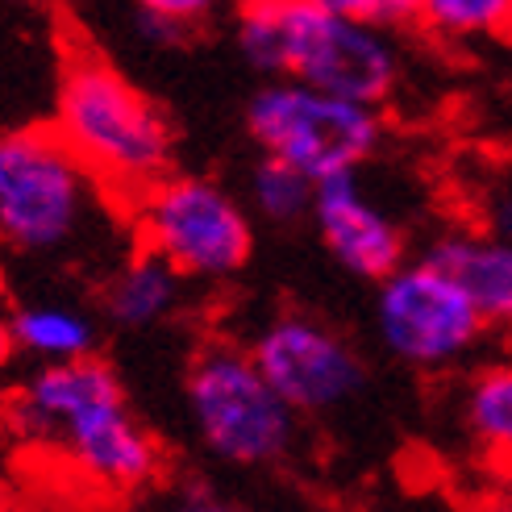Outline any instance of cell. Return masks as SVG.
<instances>
[{
	"mask_svg": "<svg viewBox=\"0 0 512 512\" xmlns=\"http://www.w3.org/2000/svg\"><path fill=\"white\" fill-rule=\"evenodd\" d=\"M50 130L100 192H113L125 204H134L146 188L171 175V117L155 96H146L92 46H67Z\"/></svg>",
	"mask_w": 512,
	"mask_h": 512,
	"instance_id": "1",
	"label": "cell"
},
{
	"mask_svg": "<svg viewBox=\"0 0 512 512\" xmlns=\"http://www.w3.org/2000/svg\"><path fill=\"white\" fill-rule=\"evenodd\" d=\"M184 400L200 446L229 467H271L296 446L300 417L238 342H204L192 354Z\"/></svg>",
	"mask_w": 512,
	"mask_h": 512,
	"instance_id": "2",
	"label": "cell"
},
{
	"mask_svg": "<svg viewBox=\"0 0 512 512\" xmlns=\"http://www.w3.org/2000/svg\"><path fill=\"white\" fill-rule=\"evenodd\" d=\"M96 184L50 125L0 134V250L46 259L67 250L92 217Z\"/></svg>",
	"mask_w": 512,
	"mask_h": 512,
	"instance_id": "3",
	"label": "cell"
},
{
	"mask_svg": "<svg viewBox=\"0 0 512 512\" xmlns=\"http://www.w3.org/2000/svg\"><path fill=\"white\" fill-rule=\"evenodd\" d=\"M275 5L284 34L279 80H296L375 113L388 105L404 75L388 30L346 13L338 0H275Z\"/></svg>",
	"mask_w": 512,
	"mask_h": 512,
	"instance_id": "4",
	"label": "cell"
},
{
	"mask_svg": "<svg viewBox=\"0 0 512 512\" xmlns=\"http://www.w3.org/2000/svg\"><path fill=\"white\" fill-rule=\"evenodd\" d=\"M142 250L159 254L184 279L221 284L254 254V217L213 175L171 171L134 200Z\"/></svg>",
	"mask_w": 512,
	"mask_h": 512,
	"instance_id": "5",
	"label": "cell"
},
{
	"mask_svg": "<svg viewBox=\"0 0 512 512\" xmlns=\"http://www.w3.org/2000/svg\"><path fill=\"white\" fill-rule=\"evenodd\" d=\"M246 130L263 159L300 171L317 188L325 179L358 175L383 142V117L296 80H271L250 96Z\"/></svg>",
	"mask_w": 512,
	"mask_h": 512,
	"instance_id": "6",
	"label": "cell"
},
{
	"mask_svg": "<svg viewBox=\"0 0 512 512\" xmlns=\"http://www.w3.org/2000/svg\"><path fill=\"white\" fill-rule=\"evenodd\" d=\"M375 325L383 350L417 371H446L488 338L471 300L429 259H408L383 279L375 292Z\"/></svg>",
	"mask_w": 512,
	"mask_h": 512,
	"instance_id": "7",
	"label": "cell"
},
{
	"mask_svg": "<svg viewBox=\"0 0 512 512\" xmlns=\"http://www.w3.org/2000/svg\"><path fill=\"white\" fill-rule=\"evenodd\" d=\"M246 354L296 417L329 413L367 383L363 354L313 313H275L246 342Z\"/></svg>",
	"mask_w": 512,
	"mask_h": 512,
	"instance_id": "8",
	"label": "cell"
},
{
	"mask_svg": "<svg viewBox=\"0 0 512 512\" xmlns=\"http://www.w3.org/2000/svg\"><path fill=\"white\" fill-rule=\"evenodd\" d=\"M50 446L67 458V467L84 483L109 496H138L167 467L159 438L130 413L125 396L88 408Z\"/></svg>",
	"mask_w": 512,
	"mask_h": 512,
	"instance_id": "9",
	"label": "cell"
},
{
	"mask_svg": "<svg viewBox=\"0 0 512 512\" xmlns=\"http://www.w3.org/2000/svg\"><path fill=\"white\" fill-rule=\"evenodd\" d=\"M309 221L317 225V238L325 242L329 259L358 279L383 284L408 263V238L400 221L375 196H367L358 175H338L317 184Z\"/></svg>",
	"mask_w": 512,
	"mask_h": 512,
	"instance_id": "10",
	"label": "cell"
},
{
	"mask_svg": "<svg viewBox=\"0 0 512 512\" xmlns=\"http://www.w3.org/2000/svg\"><path fill=\"white\" fill-rule=\"evenodd\" d=\"M117 396H125L121 375L100 354L80 358V363L34 367L21 388L9 396V421L25 438L50 446L75 417H84L88 408Z\"/></svg>",
	"mask_w": 512,
	"mask_h": 512,
	"instance_id": "11",
	"label": "cell"
},
{
	"mask_svg": "<svg viewBox=\"0 0 512 512\" xmlns=\"http://www.w3.org/2000/svg\"><path fill=\"white\" fill-rule=\"evenodd\" d=\"M425 259L442 267L458 292L471 300L479 321L512 334V246L492 238L488 229H450L429 246Z\"/></svg>",
	"mask_w": 512,
	"mask_h": 512,
	"instance_id": "12",
	"label": "cell"
},
{
	"mask_svg": "<svg viewBox=\"0 0 512 512\" xmlns=\"http://www.w3.org/2000/svg\"><path fill=\"white\" fill-rule=\"evenodd\" d=\"M9 338L21 358L34 367L80 363L96 354L100 321L92 309L75 300H21L9 309Z\"/></svg>",
	"mask_w": 512,
	"mask_h": 512,
	"instance_id": "13",
	"label": "cell"
},
{
	"mask_svg": "<svg viewBox=\"0 0 512 512\" xmlns=\"http://www.w3.org/2000/svg\"><path fill=\"white\" fill-rule=\"evenodd\" d=\"M184 284L188 279L175 267H167L159 254L138 246L130 259H121L109 271V284L100 292V304H105V317L121 329H155L179 313V304H184Z\"/></svg>",
	"mask_w": 512,
	"mask_h": 512,
	"instance_id": "14",
	"label": "cell"
},
{
	"mask_svg": "<svg viewBox=\"0 0 512 512\" xmlns=\"http://www.w3.org/2000/svg\"><path fill=\"white\" fill-rule=\"evenodd\" d=\"M458 413L475 450L512 475V354L479 367L467 379Z\"/></svg>",
	"mask_w": 512,
	"mask_h": 512,
	"instance_id": "15",
	"label": "cell"
},
{
	"mask_svg": "<svg viewBox=\"0 0 512 512\" xmlns=\"http://www.w3.org/2000/svg\"><path fill=\"white\" fill-rule=\"evenodd\" d=\"M250 217H263L271 225H300L313 213V184L300 171L275 163V159H259L250 171Z\"/></svg>",
	"mask_w": 512,
	"mask_h": 512,
	"instance_id": "16",
	"label": "cell"
},
{
	"mask_svg": "<svg viewBox=\"0 0 512 512\" xmlns=\"http://www.w3.org/2000/svg\"><path fill=\"white\" fill-rule=\"evenodd\" d=\"M134 34L155 50H184L192 46L213 21L209 0H142L130 9Z\"/></svg>",
	"mask_w": 512,
	"mask_h": 512,
	"instance_id": "17",
	"label": "cell"
},
{
	"mask_svg": "<svg viewBox=\"0 0 512 512\" xmlns=\"http://www.w3.org/2000/svg\"><path fill=\"white\" fill-rule=\"evenodd\" d=\"M429 34L438 38H496L512 34V5L508 0H425L417 5V17Z\"/></svg>",
	"mask_w": 512,
	"mask_h": 512,
	"instance_id": "18",
	"label": "cell"
},
{
	"mask_svg": "<svg viewBox=\"0 0 512 512\" xmlns=\"http://www.w3.org/2000/svg\"><path fill=\"white\" fill-rule=\"evenodd\" d=\"M163 512H238L229 500H221L217 492H204V488H188V492H179Z\"/></svg>",
	"mask_w": 512,
	"mask_h": 512,
	"instance_id": "19",
	"label": "cell"
},
{
	"mask_svg": "<svg viewBox=\"0 0 512 512\" xmlns=\"http://www.w3.org/2000/svg\"><path fill=\"white\" fill-rule=\"evenodd\" d=\"M488 213H492V217H488V221H492L488 234L512 246V188H504V192L492 200V209H488Z\"/></svg>",
	"mask_w": 512,
	"mask_h": 512,
	"instance_id": "20",
	"label": "cell"
},
{
	"mask_svg": "<svg viewBox=\"0 0 512 512\" xmlns=\"http://www.w3.org/2000/svg\"><path fill=\"white\" fill-rule=\"evenodd\" d=\"M13 358H17V350H13V338H9V309H0V375L9 371Z\"/></svg>",
	"mask_w": 512,
	"mask_h": 512,
	"instance_id": "21",
	"label": "cell"
},
{
	"mask_svg": "<svg viewBox=\"0 0 512 512\" xmlns=\"http://www.w3.org/2000/svg\"><path fill=\"white\" fill-rule=\"evenodd\" d=\"M471 512H512V492H500V496H488L479 500Z\"/></svg>",
	"mask_w": 512,
	"mask_h": 512,
	"instance_id": "22",
	"label": "cell"
},
{
	"mask_svg": "<svg viewBox=\"0 0 512 512\" xmlns=\"http://www.w3.org/2000/svg\"><path fill=\"white\" fill-rule=\"evenodd\" d=\"M0 512H13V508H9V504H0Z\"/></svg>",
	"mask_w": 512,
	"mask_h": 512,
	"instance_id": "23",
	"label": "cell"
}]
</instances>
